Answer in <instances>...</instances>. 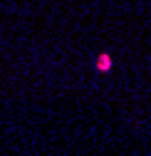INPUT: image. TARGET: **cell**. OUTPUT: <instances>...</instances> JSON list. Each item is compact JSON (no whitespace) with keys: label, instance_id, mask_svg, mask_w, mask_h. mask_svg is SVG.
I'll return each mask as SVG.
<instances>
[{"label":"cell","instance_id":"obj_1","mask_svg":"<svg viewBox=\"0 0 151 156\" xmlns=\"http://www.w3.org/2000/svg\"><path fill=\"white\" fill-rule=\"evenodd\" d=\"M99 67H102V69H109V57H102V60H99Z\"/></svg>","mask_w":151,"mask_h":156}]
</instances>
